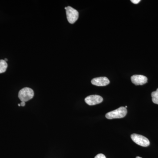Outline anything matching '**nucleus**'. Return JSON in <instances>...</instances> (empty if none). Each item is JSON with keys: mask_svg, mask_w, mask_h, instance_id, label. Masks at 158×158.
<instances>
[{"mask_svg": "<svg viewBox=\"0 0 158 158\" xmlns=\"http://www.w3.org/2000/svg\"><path fill=\"white\" fill-rule=\"evenodd\" d=\"M136 158H142L141 157L137 156V157H136Z\"/></svg>", "mask_w": 158, "mask_h": 158, "instance_id": "nucleus-14", "label": "nucleus"}, {"mask_svg": "<svg viewBox=\"0 0 158 158\" xmlns=\"http://www.w3.org/2000/svg\"><path fill=\"white\" fill-rule=\"evenodd\" d=\"M127 111L125 107H120L118 109L109 112L106 114V117L108 119L123 118L126 116Z\"/></svg>", "mask_w": 158, "mask_h": 158, "instance_id": "nucleus-1", "label": "nucleus"}, {"mask_svg": "<svg viewBox=\"0 0 158 158\" xmlns=\"http://www.w3.org/2000/svg\"><path fill=\"white\" fill-rule=\"evenodd\" d=\"M94 158H106V156L103 154H99Z\"/></svg>", "mask_w": 158, "mask_h": 158, "instance_id": "nucleus-10", "label": "nucleus"}, {"mask_svg": "<svg viewBox=\"0 0 158 158\" xmlns=\"http://www.w3.org/2000/svg\"><path fill=\"white\" fill-rule=\"evenodd\" d=\"M34 96V91L29 88H24L20 90L18 97L21 102L28 101L33 98Z\"/></svg>", "mask_w": 158, "mask_h": 158, "instance_id": "nucleus-2", "label": "nucleus"}, {"mask_svg": "<svg viewBox=\"0 0 158 158\" xmlns=\"http://www.w3.org/2000/svg\"><path fill=\"white\" fill-rule=\"evenodd\" d=\"M140 0H131V2L135 4H137L140 2Z\"/></svg>", "mask_w": 158, "mask_h": 158, "instance_id": "nucleus-11", "label": "nucleus"}, {"mask_svg": "<svg viewBox=\"0 0 158 158\" xmlns=\"http://www.w3.org/2000/svg\"><path fill=\"white\" fill-rule=\"evenodd\" d=\"M131 80L133 84L135 85H142L146 84L148 82L147 77L141 75H135L131 77Z\"/></svg>", "mask_w": 158, "mask_h": 158, "instance_id": "nucleus-6", "label": "nucleus"}, {"mask_svg": "<svg viewBox=\"0 0 158 158\" xmlns=\"http://www.w3.org/2000/svg\"><path fill=\"white\" fill-rule=\"evenodd\" d=\"M91 84L97 86H106L110 84V81L106 77H99L91 80Z\"/></svg>", "mask_w": 158, "mask_h": 158, "instance_id": "nucleus-7", "label": "nucleus"}, {"mask_svg": "<svg viewBox=\"0 0 158 158\" xmlns=\"http://www.w3.org/2000/svg\"><path fill=\"white\" fill-rule=\"evenodd\" d=\"M131 138L136 144L142 147H148L149 145V140L144 136L138 135V134H134L131 135Z\"/></svg>", "mask_w": 158, "mask_h": 158, "instance_id": "nucleus-4", "label": "nucleus"}, {"mask_svg": "<svg viewBox=\"0 0 158 158\" xmlns=\"http://www.w3.org/2000/svg\"><path fill=\"white\" fill-rule=\"evenodd\" d=\"M8 67L7 62L4 60H0V73H3L6 71Z\"/></svg>", "mask_w": 158, "mask_h": 158, "instance_id": "nucleus-8", "label": "nucleus"}, {"mask_svg": "<svg viewBox=\"0 0 158 158\" xmlns=\"http://www.w3.org/2000/svg\"><path fill=\"white\" fill-rule=\"evenodd\" d=\"M18 106H21L20 104H19Z\"/></svg>", "mask_w": 158, "mask_h": 158, "instance_id": "nucleus-15", "label": "nucleus"}, {"mask_svg": "<svg viewBox=\"0 0 158 158\" xmlns=\"http://www.w3.org/2000/svg\"><path fill=\"white\" fill-rule=\"evenodd\" d=\"M103 100L101 96L98 95H91L87 97L85 99V102L89 106H94L101 103Z\"/></svg>", "mask_w": 158, "mask_h": 158, "instance_id": "nucleus-5", "label": "nucleus"}, {"mask_svg": "<svg viewBox=\"0 0 158 158\" xmlns=\"http://www.w3.org/2000/svg\"><path fill=\"white\" fill-rule=\"evenodd\" d=\"M5 61H6V62H7V61H8V59H5Z\"/></svg>", "mask_w": 158, "mask_h": 158, "instance_id": "nucleus-13", "label": "nucleus"}, {"mask_svg": "<svg viewBox=\"0 0 158 158\" xmlns=\"http://www.w3.org/2000/svg\"><path fill=\"white\" fill-rule=\"evenodd\" d=\"M151 95L153 102L158 105V88L156 91L152 92Z\"/></svg>", "mask_w": 158, "mask_h": 158, "instance_id": "nucleus-9", "label": "nucleus"}, {"mask_svg": "<svg viewBox=\"0 0 158 158\" xmlns=\"http://www.w3.org/2000/svg\"><path fill=\"white\" fill-rule=\"evenodd\" d=\"M20 104L21 106L23 107L25 106L26 102H21Z\"/></svg>", "mask_w": 158, "mask_h": 158, "instance_id": "nucleus-12", "label": "nucleus"}, {"mask_svg": "<svg viewBox=\"0 0 158 158\" xmlns=\"http://www.w3.org/2000/svg\"><path fill=\"white\" fill-rule=\"evenodd\" d=\"M125 107L126 108H127V106H125Z\"/></svg>", "mask_w": 158, "mask_h": 158, "instance_id": "nucleus-16", "label": "nucleus"}, {"mask_svg": "<svg viewBox=\"0 0 158 158\" xmlns=\"http://www.w3.org/2000/svg\"><path fill=\"white\" fill-rule=\"evenodd\" d=\"M66 16L69 22L71 24L74 23L79 17V12L75 9L70 6L65 7Z\"/></svg>", "mask_w": 158, "mask_h": 158, "instance_id": "nucleus-3", "label": "nucleus"}]
</instances>
